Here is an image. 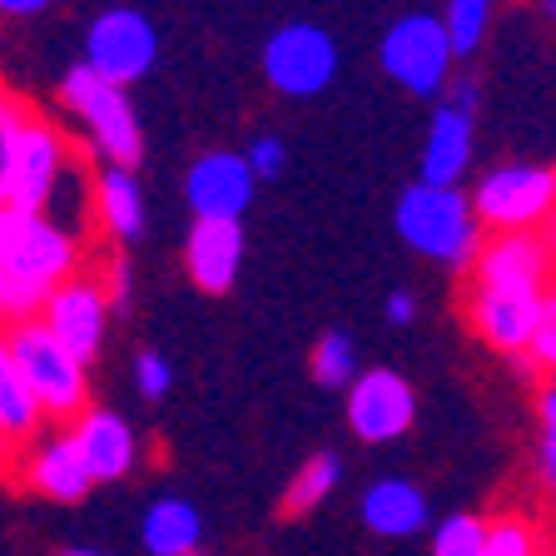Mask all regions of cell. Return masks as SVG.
<instances>
[{"label":"cell","mask_w":556,"mask_h":556,"mask_svg":"<svg viewBox=\"0 0 556 556\" xmlns=\"http://www.w3.org/2000/svg\"><path fill=\"white\" fill-rule=\"evenodd\" d=\"M397 239L413 254L432 258L447 268H472L477 249H482V224H477L472 204L457 185H407L393 208Z\"/></svg>","instance_id":"1"},{"label":"cell","mask_w":556,"mask_h":556,"mask_svg":"<svg viewBox=\"0 0 556 556\" xmlns=\"http://www.w3.org/2000/svg\"><path fill=\"white\" fill-rule=\"evenodd\" d=\"M60 104L80 119V129L90 135L94 154L104 164H119V169H135L144 160V135H139V115L129 104L125 85L100 80L90 65H70L65 80H60Z\"/></svg>","instance_id":"2"},{"label":"cell","mask_w":556,"mask_h":556,"mask_svg":"<svg viewBox=\"0 0 556 556\" xmlns=\"http://www.w3.org/2000/svg\"><path fill=\"white\" fill-rule=\"evenodd\" d=\"M0 338H5L15 372L25 378V388L46 417H75L90 407V368L80 358H70L40 318H21Z\"/></svg>","instance_id":"3"},{"label":"cell","mask_w":556,"mask_h":556,"mask_svg":"<svg viewBox=\"0 0 556 556\" xmlns=\"http://www.w3.org/2000/svg\"><path fill=\"white\" fill-rule=\"evenodd\" d=\"M0 274L50 293L80 274V239L40 208L0 204Z\"/></svg>","instance_id":"4"},{"label":"cell","mask_w":556,"mask_h":556,"mask_svg":"<svg viewBox=\"0 0 556 556\" xmlns=\"http://www.w3.org/2000/svg\"><path fill=\"white\" fill-rule=\"evenodd\" d=\"M472 214L477 224L497 233H527L542 229L556 214V169L542 164H497L486 169L472 189Z\"/></svg>","instance_id":"5"},{"label":"cell","mask_w":556,"mask_h":556,"mask_svg":"<svg viewBox=\"0 0 556 556\" xmlns=\"http://www.w3.org/2000/svg\"><path fill=\"white\" fill-rule=\"evenodd\" d=\"M378 60L388 70V80H397L407 94H442L452 75V40L442 15H403L382 30Z\"/></svg>","instance_id":"6"},{"label":"cell","mask_w":556,"mask_h":556,"mask_svg":"<svg viewBox=\"0 0 556 556\" xmlns=\"http://www.w3.org/2000/svg\"><path fill=\"white\" fill-rule=\"evenodd\" d=\"M264 75L289 100L324 94L338 75V40L324 25H308V21L283 25V30L268 35V46H264Z\"/></svg>","instance_id":"7"},{"label":"cell","mask_w":556,"mask_h":556,"mask_svg":"<svg viewBox=\"0 0 556 556\" xmlns=\"http://www.w3.org/2000/svg\"><path fill=\"white\" fill-rule=\"evenodd\" d=\"M154 55H160V35H154L150 15L139 11H104L90 21V35H85V65L110 85H135L154 70Z\"/></svg>","instance_id":"8"},{"label":"cell","mask_w":556,"mask_h":556,"mask_svg":"<svg viewBox=\"0 0 556 556\" xmlns=\"http://www.w3.org/2000/svg\"><path fill=\"white\" fill-rule=\"evenodd\" d=\"M110 293L100 289V278H65V283H55V289L46 293V303H40V324L50 328V338H55L60 348H65L70 358H80L85 368H90L94 358H100L104 348V328H110Z\"/></svg>","instance_id":"9"},{"label":"cell","mask_w":556,"mask_h":556,"mask_svg":"<svg viewBox=\"0 0 556 556\" xmlns=\"http://www.w3.org/2000/svg\"><path fill=\"white\" fill-rule=\"evenodd\" d=\"M417 417V393L393 368H358L348 382V428L363 442H397Z\"/></svg>","instance_id":"10"},{"label":"cell","mask_w":556,"mask_h":556,"mask_svg":"<svg viewBox=\"0 0 556 556\" xmlns=\"http://www.w3.org/2000/svg\"><path fill=\"white\" fill-rule=\"evenodd\" d=\"M75 154H70L65 129H55L50 119L30 115L21 135V150H15V169H11V199L15 208H46L50 194L60 189V179L70 174Z\"/></svg>","instance_id":"11"},{"label":"cell","mask_w":556,"mask_h":556,"mask_svg":"<svg viewBox=\"0 0 556 556\" xmlns=\"http://www.w3.org/2000/svg\"><path fill=\"white\" fill-rule=\"evenodd\" d=\"M254 169L233 150L199 154L185 174V199L194 208V219H243L249 204H254Z\"/></svg>","instance_id":"12"},{"label":"cell","mask_w":556,"mask_h":556,"mask_svg":"<svg viewBox=\"0 0 556 556\" xmlns=\"http://www.w3.org/2000/svg\"><path fill=\"white\" fill-rule=\"evenodd\" d=\"M546 289H507V283H472L467 299V318H472L477 338L492 343L497 353H527L542 313Z\"/></svg>","instance_id":"13"},{"label":"cell","mask_w":556,"mask_h":556,"mask_svg":"<svg viewBox=\"0 0 556 556\" xmlns=\"http://www.w3.org/2000/svg\"><path fill=\"white\" fill-rule=\"evenodd\" d=\"M70 442L80 447L90 482H119L135 472L139 463V438L129 432V422L110 407H85L70 417Z\"/></svg>","instance_id":"14"},{"label":"cell","mask_w":556,"mask_h":556,"mask_svg":"<svg viewBox=\"0 0 556 556\" xmlns=\"http://www.w3.org/2000/svg\"><path fill=\"white\" fill-rule=\"evenodd\" d=\"M552 278V254L536 229L527 233H497L486 239L472 258V283H507V289H546Z\"/></svg>","instance_id":"15"},{"label":"cell","mask_w":556,"mask_h":556,"mask_svg":"<svg viewBox=\"0 0 556 556\" xmlns=\"http://www.w3.org/2000/svg\"><path fill=\"white\" fill-rule=\"evenodd\" d=\"M185 264L194 289L229 293L243 268V224L239 219H194L185 243Z\"/></svg>","instance_id":"16"},{"label":"cell","mask_w":556,"mask_h":556,"mask_svg":"<svg viewBox=\"0 0 556 556\" xmlns=\"http://www.w3.org/2000/svg\"><path fill=\"white\" fill-rule=\"evenodd\" d=\"M25 482L50 502H80L90 492V467H85L80 447L70 442V432H55V438L35 442L30 463H25Z\"/></svg>","instance_id":"17"},{"label":"cell","mask_w":556,"mask_h":556,"mask_svg":"<svg viewBox=\"0 0 556 556\" xmlns=\"http://www.w3.org/2000/svg\"><path fill=\"white\" fill-rule=\"evenodd\" d=\"M363 527L378 536H417L428 527V497H422V486H413L407 477H382L363 492Z\"/></svg>","instance_id":"18"},{"label":"cell","mask_w":556,"mask_h":556,"mask_svg":"<svg viewBox=\"0 0 556 556\" xmlns=\"http://www.w3.org/2000/svg\"><path fill=\"white\" fill-rule=\"evenodd\" d=\"M90 208L94 219L104 224V233L119 243H135L144 233V189H139L135 169H119V164H104L90 185Z\"/></svg>","instance_id":"19"},{"label":"cell","mask_w":556,"mask_h":556,"mask_svg":"<svg viewBox=\"0 0 556 556\" xmlns=\"http://www.w3.org/2000/svg\"><path fill=\"white\" fill-rule=\"evenodd\" d=\"M472 164V115L467 110H452L442 104L432 115L428 144H422V185H457Z\"/></svg>","instance_id":"20"},{"label":"cell","mask_w":556,"mask_h":556,"mask_svg":"<svg viewBox=\"0 0 556 556\" xmlns=\"http://www.w3.org/2000/svg\"><path fill=\"white\" fill-rule=\"evenodd\" d=\"M199 536H204V521H199L194 502H185V497L150 502V511H144V521H139V542L150 546V556L199 552Z\"/></svg>","instance_id":"21"},{"label":"cell","mask_w":556,"mask_h":556,"mask_svg":"<svg viewBox=\"0 0 556 556\" xmlns=\"http://www.w3.org/2000/svg\"><path fill=\"white\" fill-rule=\"evenodd\" d=\"M40 417L46 413H40V403L30 397L25 378L11 363V348L0 338V452H15L21 442H30L35 432H40Z\"/></svg>","instance_id":"22"},{"label":"cell","mask_w":556,"mask_h":556,"mask_svg":"<svg viewBox=\"0 0 556 556\" xmlns=\"http://www.w3.org/2000/svg\"><path fill=\"white\" fill-rule=\"evenodd\" d=\"M343 477V463H338V452H318L308 463L299 467V477H289V492H283V517H308L313 507H324L328 492L338 486Z\"/></svg>","instance_id":"23"},{"label":"cell","mask_w":556,"mask_h":556,"mask_svg":"<svg viewBox=\"0 0 556 556\" xmlns=\"http://www.w3.org/2000/svg\"><path fill=\"white\" fill-rule=\"evenodd\" d=\"M358 378V348L353 338L328 328L318 343H313V382L318 388H348V382Z\"/></svg>","instance_id":"24"},{"label":"cell","mask_w":556,"mask_h":556,"mask_svg":"<svg viewBox=\"0 0 556 556\" xmlns=\"http://www.w3.org/2000/svg\"><path fill=\"white\" fill-rule=\"evenodd\" d=\"M30 104L21 94H11L0 85V204L11 199V169H15V150H21V135L30 125Z\"/></svg>","instance_id":"25"},{"label":"cell","mask_w":556,"mask_h":556,"mask_svg":"<svg viewBox=\"0 0 556 556\" xmlns=\"http://www.w3.org/2000/svg\"><path fill=\"white\" fill-rule=\"evenodd\" d=\"M486 21H492V0H447V15H442V25H447L452 55H457V60L472 55V50L482 46Z\"/></svg>","instance_id":"26"},{"label":"cell","mask_w":556,"mask_h":556,"mask_svg":"<svg viewBox=\"0 0 556 556\" xmlns=\"http://www.w3.org/2000/svg\"><path fill=\"white\" fill-rule=\"evenodd\" d=\"M486 546V521L477 511H457L432 527V556H482Z\"/></svg>","instance_id":"27"},{"label":"cell","mask_w":556,"mask_h":556,"mask_svg":"<svg viewBox=\"0 0 556 556\" xmlns=\"http://www.w3.org/2000/svg\"><path fill=\"white\" fill-rule=\"evenodd\" d=\"M482 556H542V542H536V527L521 517H502L486 527V546Z\"/></svg>","instance_id":"28"},{"label":"cell","mask_w":556,"mask_h":556,"mask_svg":"<svg viewBox=\"0 0 556 556\" xmlns=\"http://www.w3.org/2000/svg\"><path fill=\"white\" fill-rule=\"evenodd\" d=\"M527 358L556 372V289H546V299H542V313H536V328H532V343H527Z\"/></svg>","instance_id":"29"},{"label":"cell","mask_w":556,"mask_h":556,"mask_svg":"<svg viewBox=\"0 0 556 556\" xmlns=\"http://www.w3.org/2000/svg\"><path fill=\"white\" fill-rule=\"evenodd\" d=\"M135 388H139V397H164L174 388V368H169V358L164 353H154V348H144L135 358Z\"/></svg>","instance_id":"30"},{"label":"cell","mask_w":556,"mask_h":556,"mask_svg":"<svg viewBox=\"0 0 556 556\" xmlns=\"http://www.w3.org/2000/svg\"><path fill=\"white\" fill-rule=\"evenodd\" d=\"M243 160H249L254 179H278V174H283V160H289V150H283V139L278 135H258Z\"/></svg>","instance_id":"31"},{"label":"cell","mask_w":556,"mask_h":556,"mask_svg":"<svg viewBox=\"0 0 556 556\" xmlns=\"http://www.w3.org/2000/svg\"><path fill=\"white\" fill-rule=\"evenodd\" d=\"M382 313H388V324H413L417 318V299L413 293H388V303H382Z\"/></svg>","instance_id":"32"},{"label":"cell","mask_w":556,"mask_h":556,"mask_svg":"<svg viewBox=\"0 0 556 556\" xmlns=\"http://www.w3.org/2000/svg\"><path fill=\"white\" fill-rule=\"evenodd\" d=\"M542 432H546L542 447H556V382L542 393Z\"/></svg>","instance_id":"33"},{"label":"cell","mask_w":556,"mask_h":556,"mask_svg":"<svg viewBox=\"0 0 556 556\" xmlns=\"http://www.w3.org/2000/svg\"><path fill=\"white\" fill-rule=\"evenodd\" d=\"M447 104H452V110H467V115H472V110H477V85L472 80H457V85H452V94H447Z\"/></svg>","instance_id":"34"},{"label":"cell","mask_w":556,"mask_h":556,"mask_svg":"<svg viewBox=\"0 0 556 556\" xmlns=\"http://www.w3.org/2000/svg\"><path fill=\"white\" fill-rule=\"evenodd\" d=\"M50 0H0V15H40Z\"/></svg>","instance_id":"35"},{"label":"cell","mask_w":556,"mask_h":556,"mask_svg":"<svg viewBox=\"0 0 556 556\" xmlns=\"http://www.w3.org/2000/svg\"><path fill=\"white\" fill-rule=\"evenodd\" d=\"M536 233H542V243H546V254H552V258H556V214H552V219H546V224H542V229H536Z\"/></svg>","instance_id":"36"},{"label":"cell","mask_w":556,"mask_h":556,"mask_svg":"<svg viewBox=\"0 0 556 556\" xmlns=\"http://www.w3.org/2000/svg\"><path fill=\"white\" fill-rule=\"evenodd\" d=\"M60 556H104V552H90V546H65Z\"/></svg>","instance_id":"37"},{"label":"cell","mask_w":556,"mask_h":556,"mask_svg":"<svg viewBox=\"0 0 556 556\" xmlns=\"http://www.w3.org/2000/svg\"><path fill=\"white\" fill-rule=\"evenodd\" d=\"M542 11H546V15H552V21H556V0H542Z\"/></svg>","instance_id":"38"},{"label":"cell","mask_w":556,"mask_h":556,"mask_svg":"<svg viewBox=\"0 0 556 556\" xmlns=\"http://www.w3.org/2000/svg\"><path fill=\"white\" fill-rule=\"evenodd\" d=\"M185 556H199V552H185Z\"/></svg>","instance_id":"39"}]
</instances>
